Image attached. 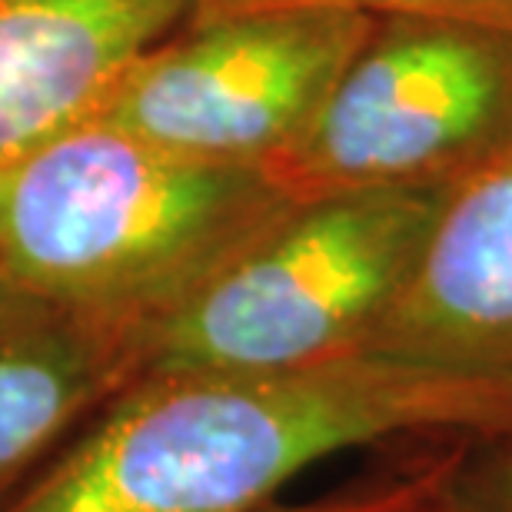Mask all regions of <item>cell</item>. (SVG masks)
<instances>
[{"mask_svg":"<svg viewBox=\"0 0 512 512\" xmlns=\"http://www.w3.org/2000/svg\"><path fill=\"white\" fill-rule=\"evenodd\" d=\"M506 423L512 380L363 350L283 373L147 380L10 512H260L343 449Z\"/></svg>","mask_w":512,"mask_h":512,"instance_id":"6da1fadb","label":"cell"},{"mask_svg":"<svg viewBox=\"0 0 512 512\" xmlns=\"http://www.w3.org/2000/svg\"><path fill=\"white\" fill-rule=\"evenodd\" d=\"M0 276H4V263H0Z\"/></svg>","mask_w":512,"mask_h":512,"instance_id":"7c38bea8","label":"cell"},{"mask_svg":"<svg viewBox=\"0 0 512 512\" xmlns=\"http://www.w3.org/2000/svg\"><path fill=\"white\" fill-rule=\"evenodd\" d=\"M293 197L90 117L0 167V263L30 290L133 326L180 300Z\"/></svg>","mask_w":512,"mask_h":512,"instance_id":"7a4b0ae2","label":"cell"},{"mask_svg":"<svg viewBox=\"0 0 512 512\" xmlns=\"http://www.w3.org/2000/svg\"><path fill=\"white\" fill-rule=\"evenodd\" d=\"M512 140V27L376 17L270 177L293 200L453 187Z\"/></svg>","mask_w":512,"mask_h":512,"instance_id":"277c9868","label":"cell"},{"mask_svg":"<svg viewBox=\"0 0 512 512\" xmlns=\"http://www.w3.org/2000/svg\"><path fill=\"white\" fill-rule=\"evenodd\" d=\"M449 187L290 200L180 300L133 326L143 383L283 373L363 350L423 253Z\"/></svg>","mask_w":512,"mask_h":512,"instance_id":"3957f363","label":"cell"},{"mask_svg":"<svg viewBox=\"0 0 512 512\" xmlns=\"http://www.w3.org/2000/svg\"><path fill=\"white\" fill-rule=\"evenodd\" d=\"M456 439H423L406 449L396 466L383 469L366 483H356L343 493L323 496L303 506H266L260 512H429L439 483H443Z\"/></svg>","mask_w":512,"mask_h":512,"instance_id":"9c48e42d","label":"cell"},{"mask_svg":"<svg viewBox=\"0 0 512 512\" xmlns=\"http://www.w3.org/2000/svg\"><path fill=\"white\" fill-rule=\"evenodd\" d=\"M360 10L266 4L193 10L133 64L97 120L207 163L270 170L370 37Z\"/></svg>","mask_w":512,"mask_h":512,"instance_id":"5b68a950","label":"cell"},{"mask_svg":"<svg viewBox=\"0 0 512 512\" xmlns=\"http://www.w3.org/2000/svg\"><path fill=\"white\" fill-rule=\"evenodd\" d=\"M94 383L90 356L64 340L0 346V476L34 456Z\"/></svg>","mask_w":512,"mask_h":512,"instance_id":"ba28073f","label":"cell"},{"mask_svg":"<svg viewBox=\"0 0 512 512\" xmlns=\"http://www.w3.org/2000/svg\"><path fill=\"white\" fill-rule=\"evenodd\" d=\"M266 4H310L360 10L370 17H463L512 27V0H193V10H233Z\"/></svg>","mask_w":512,"mask_h":512,"instance_id":"8fae6325","label":"cell"},{"mask_svg":"<svg viewBox=\"0 0 512 512\" xmlns=\"http://www.w3.org/2000/svg\"><path fill=\"white\" fill-rule=\"evenodd\" d=\"M429 512H512V423L456 439Z\"/></svg>","mask_w":512,"mask_h":512,"instance_id":"30bf717a","label":"cell"},{"mask_svg":"<svg viewBox=\"0 0 512 512\" xmlns=\"http://www.w3.org/2000/svg\"><path fill=\"white\" fill-rule=\"evenodd\" d=\"M193 0H0V167L97 117Z\"/></svg>","mask_w":512,"mask_h":512,"instance_id":"52a82bcc","label":"cell"},{"mask_svg":"<svg viewBox=\"0 0 512 512\" xmlns=\"http://www.w3.org/2000/svg\"><path fill=\"white\" fill-rule=\"evenodd\" d=\"M363 353L512 380V140L449 187L413 273Z\"/></svg>","mask_w":512,"mask_h":512,"instance_id":"8992f818","label":"cell"}]
</instances>
